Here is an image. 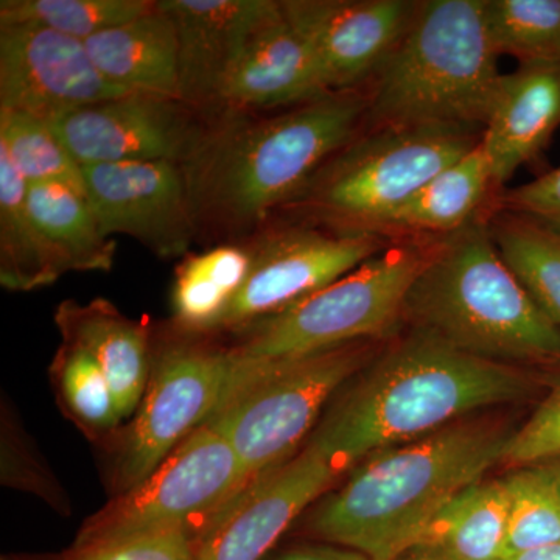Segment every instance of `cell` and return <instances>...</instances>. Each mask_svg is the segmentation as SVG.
Wrapping results in <instances>:
<instances>
[{
	"label": "cell",
	"mask_w": 560,
	"mask_h": 560,
	"mask_svg": "<svg viewBox=\"0 0 560 560\" xmlns=\"http://www.w3.org/2000/svg\"><path fill=\"white\" fill-rule=\"evenodd\" d=\"M341 471L308 442L261 475L195 540V560H264L291 523L330 489Z\"/></svg>",
	"instance_id": "obj_15"
},
{
	"label": "cell",
	"mask_w": 560,
	"mask_h": 560,
	"mask_svg": "<svg viewBox=\"0 0 560 560\" xmlns=\"http://www.w3.org/2000/svg\"><path fill=\"white\" fill-rule=\"evenodd\" d=\"M390 560H456L451 558V556L445 555L440 550H434V548L423 547V545H415V547L408 548L404 552H400L399 556Z\"/></svg>",
	"instance_id": "obj_38"
},
{
	"label": "cell",
	"mask_w": 560,
	"mask_h": 560,
	"mask_svg": "<svg viewBox=\"0 0 560 560\" xmlns=\"http://www.w3.org/2000/svg\"><path fill=\"white\" fill-rule=\"evenodd\" d=\"M231 352L230 383L205 425L230 442L253 485L290 459L330 397L370 363L372 346L350 342L285 360Z\"/></svg>",
	"instance_id": "obj_6"
},
{
	"label": "cell",
	"mask_w": 560,
	"mask_h": 560,
	"mask_svg": "<svg viewBox=\"0 0 560 560\" xmlns=\"http://www.w3.org/2000/svg\"><path fill=\"white\" fill-rule=\"evenodd\" d=\"M210 117L186 103L127 94L47 121L80 165L171 161L183 165L208 135Z\"/></svg>",
	"instance_id": "obj_12"
},
{
	"label": "cell",
	"mask_w": 560,
	"mask_h": 560,
	"mask_svg": "<svg viewBox=\"0 0 560 560\" xmlns=\"http://www.w3.org/2000/svg\"><path fill=\"white\" fill-rule=\"evenodd\" d=\"M482 131L389 127L357 138L285 206L338 232H377L438 173L481 142Z\"/></svg>",
	"instance_id": "obj_7"
},
{
	"label": "cell",
	"mask_w": 560,
	"mask_h": 560,
	"mask_svg": "<svg viewBox=\"0 0 560 560\" xmlns=\"http://www.w3.org/2000/svg\"><path fill=\"white\" fill-rule=\"evenodd\" d=\"M510 493V526L504 558L560 544V497L536 467L504 477Z\"/></svg>",
	"instance_id": "obj_32"
},
{
	"label": "cell",
	"mask_w": 560,
	"mask_h": 560,
	"mask_svg": "<svg viewBox=\"0 0 560 560\" xmlns=\"http://www.w3.org/2000/svg\"><path fill=\"white\" fill-rule=\"evenodd\" d=\"M324 95L311 39L278 2L243 47L224 88L223 113L302 105Z\"/></svg>",
	"instance_id": "obj_18"
},
{
	"label": "cell",
	"mask_w": 560,
	"mask_h": 560,
	"mask_svg": "<svg viewBox=\"0 0 560 560\" xmlns=\"http://www.w3.org/2000/svg\"><path fill=\"white\" fill-rule=\"evenodd\" d=\"M28 209L66 270L109 271L116 243L103 234L86 195L62 184H28Z\"/></svg>",
	"instance_id": "obj_25"
},
{
	"label": "cell",
	"mask_w": 560,
	"mask_h": 560,
	"mask_svg": "<svg viewBox=\"0 0 560 560\" xmlns=\"http://www.w3.org/2000/svg\"><path fill=\"white\" fill-rule=\"evenodd\" d=\"M283 10L311 39L327 94L374 79L407 35L419 3L407 0H287Z\"/></svg>",
	"instance_id": "obj_16"
},
{
	"label": "cell",
	"mask_w": 560,
	"mask_h": 560,
	"mask_svg": "<svg viewBox=\"0 0 560 560\" xmlns=\"http://www.w3.org/2000/svg\"><path fill=\"white\" fill-rule=\"evenodd\" d=\"M2 560H27V559H16V558H2ZM33 560V559H32Z\"/></svg>",
	"instance_id": "obj_41"
},
{
	"label": "cell",
	"mask_w": 560,
	"mask_h": 560,
	"mask_svg": "<svg viewBox=\"0 0 560 560\" xmlns=\"http://www.w3.org/2000/svg\"><path fill=\"white\" fill-rule=\"evenodd\" d=\"M508 526L506 481L481 480L448 501L416 545L456 560H501L506 552Z\"/></svg>",
	"instance_id": "obj_23"
},
{
	"label": "cell",
	"mask_w": 560,
	"mask_h": 560,
	"mask_svg": "<svg viewBox=\"0 0 560 560\" xmlns=\"http://www.w3.org/2000/svg\"><path fill=\"white\" fill-rule=\"evenodd\" d=\"M2 482L11 488L28 490L54 508L65 506V493L60 486L33 455L18 423L5 415L2 419Z\"/></svg>",
	"instance_id": "obj_35"
},
{
	"label": "cell",
	"mask_w": 560,
	"mask_h": 560,
	"mask_svg": "<svg viewBox=\"0 0 560 560\" xmlns=\"http://www.w3.org/2000/svg\"><path fill=\"white\" fill-rule=\"evenodd\" d=\"M33 560H195V537L187 533H160L130 539L70 547L60 555Z\"/></svg>",
	"instance_id": "obj_34"
},
{
	"label": "cell",
	"mask_w": 560,
	"mask_h": 560,
	"mask_svg": "<svg viewBox=\"0 0 560 560\" xmlns=\"http://www.w3.org/2000/svg\"><path fill=\"white\" fill-rule=\"evenodd\" d=\"M81 167L88 200L106 237L128 235L162 259L189 253L197 224L180 164L120 162Z\"/></svg>",
	"instance_id": "obj_13"
},
{
	"label": "cell",
	"mask_w": 560,
	"mask_h": 560,
	"mask_svg": "<svg viewBox=\"0 0 560 560\" xmlns=\"http://www.w3.org/2000/svg\"><path fill=\"white\" fill-rule=\"evenodd\" d=\"M389 243L377 232L323 231L312 224L257 235L245 285L217 330H238L311 296L355 270Z\"/></svg>",
	"instance_id": "obj_11"
},
{
	"label": "cell",
	"mask_w": 560,
	"mask_h": 560,
	"mask_svg": "<svg viewBox=\"0 0 560 560\" xmlns=\"http://www.w3.org/2000/svg\"><path fill=\"white\" fill-rule=\"evenodd\" d=\"M153 0H2L0 27L38 25L80 40L154 10Z\"/></svg>",
	"instance_id": "obj_29"
},
{
	"label": "cell",
	"mask_w": 560,
	"mask_h": 560,
	"mask_svg": "<svg viewBox=\"0 0 560 560\" xmlns=\"http://www.w3.org/2000/svg\"><path fill=\"white\" fill-rule=\"evenodd\" d=\"M160 5L178 33L179 101L215 119L246 40L278 2L161 0Z\"/></svg>",
	"instance_id": "obj_17"
},
{
	"label": "cell",
	"mask_w": 560,
	"mask_h": 560,
	"mask_svg": "<svg viewBox=\"0 0 560 560\" xmlns=\"http://www.w3.org/2000/svg\"><path fill=\"white\" fill-rule=\"evenodd\" d=\"M501 560H560V544L517 552V555L506 556Z\"/></svg>",
	"instance_id": "obj_40"
},
{
	"label": "cell",
	"mask_w": 560,
	"mask_h": 560,
	"mask_svg": "<svg viewBox=\"0 0 560 560\" xmlns=\"http://www.w3.org/2000/svg\"><path fill=\"white\" fill-rule=\"evenodd\" d=\"M560 455V377L525 423L512 433L501 464L521 469Z\"/></svg>",
	"instance_id": "obj_33"
},
{
	"label": "cell",
	"mask_w": 560,
	"mask_h": 560,
	"mask_svg": "<svg viewBox=\"0 0 560 560\" xmlns=\"http://www.w3.org/2000/svg\"><path fill=\"white\" fill-rule=\"evenodd\" d=\"M84 46L114 86L179 101L178 33L160 2L138 20L91 36Z\"/></svg>",
	"instance_id": "obj_21"
},
{
	"label": "cell",
	"mask_w": 560,
	"mask_h": 560,
	"mask_svg": "<svg viewBox=\"0 0 560 560\" xmlns=\"http://www.w3.org/2000/svg\"><path fill=\"white\" fill-rule=\"evenodd\" d=\"M366 124L485 130L503 73L485 0L419 3L407 35L374 77Z\"/></svg>",
	"instance_id": "obj_5"
},
{
	"label": "cell",
	"mask_w": 560,
	"mask_h": 560,
	"mask_svg": "<svg viewBox=\"0 0 560 560\" xmlns=\"http://www.w3.org/2000/svg\"><path fill=\"white\" fill-rule=\"evenodd\" d=\"M493 242L529 296L560 329V237L500 210L489 221Z\"/></svg>",
	"instance_id": "obj_27"
},
{
	"label": "cell",
	"mask_w": 560,
	"mask_h": 560,
	"mask_svg": "<svg viewBox=\"0 0 560 560\" xmlns=\"http://www.w3.org/2000/svg\"><path fill=\"white\" fill-rule=\"evenodd\" d=\"M368 95L334 92L275 117L224 110L184 162L195 224L245 237L287 205L366 124Z\"/></svg>",
	"instance_id": "obj_1"
},
{
	"label": "cell",
	"mask_w": 560,
	"mask_h": 560,
	"mask_svg": "<svg viewBox=\"0 0 560 560\" xmlns=\"http://www.w3.org/2000/svg\"><path fill=\"white\" fill-rule=\"evenodd\" d=\"M231 349L179 341L153 361L135 420L114 463L119 493L135 488L212 416L230 383Z\"/></svg>",
	"instance_id": "obj_10"
},
{
	"label": "cell",
	"mask_w": 560,
	"mask_h": 560,
	"mask_svg": "<svg viewBox=\"0 0 560 560\" xmlns=\"http://www.w3.org/2000/svg\"><path fill=\"white\" fill-rule=\"evenodd\" d=\"M0 150L27 184H62L86 195L83 167L46 120L21 110L0 109Z\"/></svg>",
	"instance_id": "obj_30"
},
{
	"label": "cell",
	"mask_w": 560,
	"mask_h": 560,
	"mask_svg": "<svg viewBox=\"0 0 560 560\" xmlns=\"http://www.w3.org/2000/svg\"><path fill=\"white\" fill-rule=\"evenodd\" d=\"M268 559V558H267ZM268 560H370L359 551L338 545L316 541L315 544H302L283 550Z\"/></svg>",
	"instance_id": "obj_37"
},
{
	"label": "cell",
	"mask_w": 560,
	"mask_h": 560,
	"mask_svg": "<svg viewBox=\"0 0 560 560\" xmlns=\"http://www.w3.org/2000/svg\"><path fill=\"white\" fill-rule=\"evenodd\" d=\"M27 187L0 150V283L11 291L43 289L68 272L33 220Z\"/></svg>",
	"instance_id": "obj_24"
},
{
	"label": "cell",
	"mask_w": 560,
	"mask_h": 560,
	"mask_svg": "<svg viewBox=\"0 0 560 560\" xmlns=\"http://www.w3.org/2000/svg\"><path fill=\"white\" fill-rule=\"evenodd\" d=\"M51 374L70 418L88 433H109L124 420L105 372L86 350L62 342Z\"/></svg>",
	"instance_id": "obj_31"
},
{
	"label": "cell",
	"mask_w": 560,
	"mask_h": 560,
	"mask_svg": "<svg viewBox=\"0 0 560 560\" xmlns=\"http://www.w3.org/2000/svg\"><path fill=\"white\" fill-rule=\"evenodd\" d=\"M495 186L492 165L480 142L420 187L385 221L382 230L442 234V237L453 234L480 219L482 205Z\"/></svg>",
	"instance_id": "obj_22"
},
{
	"label": "cell",
	"mask_w": 560,
	"mask_h": 560,
	"mask_svg": "<svg viewBox=\"0 0 560 560\" xmlns=\"http://www.w3.org/2000/svg\"><path fill=\"white\" fill-rule=\"evenodd\" d=\"M560 128V62L521 65L503 75L481 143L497 186L536 161Z\"/></svg>",
	"instance_id": "obj_19"
},
{
	"label": "cell",
	"mask_w": 560,
	"mask_h": 560,
	"mask_svg": "<svg viewBox=\"0 0 560 560\" xmlns=\"http://www.w3.org/2000/svg\"><path fill=\"white\" fill-rule=\"evenodd\" d=\"M127 94L102 75L84 40L38 25L0 27V109L50 121Z\"/></svg>",
	"instance_id": "obj_14"
},
{
	"label": "cell",
	"mask_w": 560,
	"mask_h": 560,
	"mask_svg": "<svg viewBox=\"0 0 560 560\" xmlns=\"http://www.w3.org/2000/svg\"><path fill=\"white\" fill-rule=\"evenodd\" d=\"M503 422L463 419L419 440L374 453L312 511L316 541L390 560L418 544L438 512L503 460Z\"/></svg>",
	"instance_id": "obj_3"
},
{
	"label": "cell",
	"mask_w": 560,
	"mask_h": 560,
	"mask_svg": "<svg viewBox=\"0 0 560 560\" xmlns=\"http://www.w3.org/2000/svg\"><path fill=\"white\" fill-rule=\"evenodd\" d=\"M253 267L249 245L213 246L183 261L176 272L172 304L184 330L219 329Z\"/></svg>",
	"instance_id": "obj_26"
},
{
	"label": "cell",
	"mask_w": 560,
	"mask_h": 560,
	"mask_svg": "<svg viewBox=\"0 0 560 560\" xmlns=\"http://www.w3.org/2000/svg\"><path fill=\"white\" fill-rule=\"evenodd\" d=\"M404 324L495 363H560L559 327L508 267L486 219L433 242Z\"/></svg>",
	"instance_id": "obj_4"
},
{
	"label": "cell",
	"mask_w": 560,
	"mask_h": 560,
	"mask_svg": "<svg viewBox=\"0 0 560 560\" xmlns=\"http://www.w3.org/2000/svg\"><path fill=\"white\" fill-rule=\"evenodd\" d=\"M500 210L534 221L560 237V165L500 198Z\"/></svg>",
	"instance_id": "obj_36"
},
{
	"label": "cell",
	"mask_w": 560,
	"mask_h": 560,
	"mask_svg": "<svg viewBox=\"0 0 560 560\" xmlns=\"http://www.w3.org/2000/svg\"><path fill=\"white\" fill-rule=\"evenodd\" d=\"M485 21L499 57L560 62V0H485Z\"/></svg>",
	"instance_id": "obj_28"
},
{
	"label": "cell",
	"mask_w": 560,
	"mask_h": 560,
	"mask_svg": "<svg viewBox=\"0 0 560 560\" xmlns=\"http://www.w3.org/2000/svg\"><path fill=\"white\" fill-rule=\"evenodd\" d=\"M249 485L230 442L201 425L149 477L88 518L73 547L175 530L197 540Z\"/></svg>",
	"instance_id": "obj_9"
},
{
	"label": "cell",
	"mask_w": 560,
	"mask_h": 560,
	"mask_svg": "<svg viewBox=\"0 0 560 560\" xmlns=\"http://www.w3.org/2000/svg\"><path fill=\"white\" fill-rule=\"evenodd\" d=\"M55 324L62 342L86 350L105 372L120 418L138 411L153 371L145 324L128 318L106 300L65 301L58 305Z\"/></svg>",
	"instance_id": "obj_20"
},
{
	"label": "cell",
	"mask_w": 560,
	"mask_h": 560,
	"mask_svg": "<svg viewBox=\"0 0 560 560\" xmlns=\"http://www.w3.org/2000/svg\"><path fill=\"white\" fill-rule=\"evenodd\" d=\"M530 389L533 378L521 368L411 330L359 372L308 442L342 474L374 453L525 399Z\"/></svg>",
	"instance_id": "obj_2"
},
{
	"label": "cell",
	"mask_w": 560,
	"mask_h": 560,
	"mask_svg": "<svg viewBox=\"0 0 560 560\" xmlns=\"http://www.w3.org/2000/svg\"><path fill=\"white\" fill-rule=\"evenodd\" d=\"M433 242L389 243L355 270L285 311L243 327L234 350L253 360L312 355L393 335L404 324V307Z\"/></svg>",
	"instance_id": "obj_8"
},
{
	"label": "cell",
	"mask_w": 560,
	"mask_h": 560,
	"mask_svg": "<svg viewBox=\"0 0 560 560\" xmlns=\"http://www.w3.org/2000/svg\"><path fill=\"white\" fill-rule=\"evenodd\" d=\"M533 467L540 471L541 477L550 482L551 488L560 497V455L541 460L539 464H534Z\"/></svg>",
	"instance_id": "obj_39"
}]
</instances>
